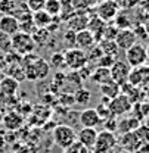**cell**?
I'll return each instance as SVG.
<instances>
[{
    "label": "cell",
    "mask_w": 149,
    "mask_h": 153,
    "mask_svg": "<svg viewBox=\"0 0 149 153\" xmlns=\"http://www.w3.org/2000/svg\"><path fill=\"white\" fill-rule=\"evenodd\" d=\"M52 137H53V141L58 147L61 149H68L70 146H73L75 141H77V133L71 125H67V124H62V125H56L52 131Z\"/></svg>",
    "instance_id": "6da1fadb"
},
{
    "label": "cell",
    "mask_w": 149,
    "mask_h": 153,
    "mask_svg": "<svg viewBox=\"0 0 149 153\" xmlns=\"http://www.w3.org/2000/svg\"><path fill=\"white\" fill-rule=\"evenodd\" d=\"M10 40H12V50L21 56L34 53V50L37 47L33 36L28 33H24V31H18L16 34H13L10 37Z\"/></svg>",
    "instance_id": "7a4b0ae2"
},
{
    "label": "cell",
    "mask_w": 149,
    "mask_h": 153,
    "mask_svg": "<svg viewBox=\"0 0 149 153\" xmlns=\"http://www.w3.org/2000/svg\"><path fill=\"white\" fill-rule=\"evenodd\" d=\"M64 59H65V66L71 71H78L87 65V53L78 47L67 49V52L64 53Z\"/></svg>",
    "instance_id": "3957f363"
},
{
    "label": "cell",
    "mask_w": 149,
    "mask_h": 153,
    "mask_svg": "<svg viewBox=\"0 0 149 153\" xmlns=\"http://www.w3.org/2000/svg\"><path fill=\"white\" fill-rule=\"evenodd\" d=\"M126 62L130 65V68H139L145 63H148V56H146V46L136 43L131 46L129 50H126Z\"/></svg>",
    "instance_id": "277c9868"
},
{
    "label": "cell",
    "mask_w": 149,
    "mask_h": 153,
    "mask_svg": "<svg viewBox=\"0 0 149 153\" xmlns=\"http://www.w3.org/2000/svg\"><path fill=\"white\" fill-rule=\"evenodd\" d=\"M120 6L115 0H102L96 4V16L100 18L103 22H111L120 12Z\"/></svg>",
    "instance_id": "5b68a950"
},
{
    "label": "cell",
    "mask_w": 149,
    "mask_h": 153,
    "mask_svg": "<svg viewBox=\"0 0 149 153\" xmlns=\"http://www.w3.org/2000/svg\"><path fill=\"white\" fill-rule=\"evenodd\" d=\"M108 108H109V112H111L112 116H124V115L130 114L131 108H133V103L130 102V99L126 94H120L117 97H114L109 100L108 103Z\"/></svg>",
    "instance_id": "8992f818"
},
{
    "label": "cell",
    "mask_w": 149,
    "mask_h": 153,
    "mask_svg": "<svg viewBox=\"0 0 149 153\" xmlns=\"http://www.w3.org/2000/svg\"><path fill=\"white\" fill-rule=\"evenodd\" d=\"M117 146H118V137L115 135V133L106 131V130L97 131L93 150H112Z\"/></svg>",
    "instance_id": "52a82bcc"
},
{
    "label": "cell",
    "mask_w": 149,
    "mask_h": 153,
    "mask_svg": "<svg viewBox=\"0 0 149 153\" xmlns=\"http://www.w3.org/2000/svg\"><path fill=\"white\" fill-rule=\"evenodd\" d=\"M130 65L126 60H115L114 65L111 66V79L115 81L117 84L123 85L129 81V75H130Z\"/></svg>",
    "instance_id": "ba28073f"
},
{
    "label": "cell",
    "mask_w": 149,
    "mask_h": 153,
    "mask_svg": "<svg viewBox=\"0 0 149 153\" xmlns=\"http://www.w3.org/2000/svg\"><path fill=\"white\" fill-rule=\"evenodd\" d=\"M118 46L120 50H129L131 46H134L137 43V37L134 34V31L131 28H126V30H118L117 36H115V40H114Z\"/></svg>",
    "instance_id": "9c48e42d"
},
{
    "label": "cell",
    "mask_w": 149,
    "mask_h": 153,
    "mask_svg": "<svg viewBox=\"0 0 149 153\" xmlns=\"http://www.w3.org/2000/svg\"><path fill=\"white\" fill-rule=\"evenodd\" d=\"M78 122L81 124V127H86V128H97L102 124V119L99 118L96 109L87 108L78 114Z\"/></svg>",
    "instance_id": "30bf717a"
},
{
    "label": "cell",
    "mask_w": 149,
    "mask_h": 153,
    "mask_svg": "<svg viewBox=\"0 0 149 153\" xmlns=\"http://www.w3.org/2000/svg\"><path fill=\"white\" fill-rule=\"evenodd\" d=\"M96 137H97L96 128L81 127V130L77 133V141H78L81 146H84L86 149H89V150L92 152L94 147V143H96Z\"/></svg>",
    "instance_id": "8fae6325"
},
{
    "label": "cell",
    "mask_w": 149,
    "mask_h": 153,
    "mask_svg": "<svg viewBox=\"0 0 149 153\" xmlns=\"http://www.w3.org/2000/svg\"><path fill=\"white\" fill-rule=\"evenodd\" d=\"M118 144H120L121 149H124V150L136 153L139 150V147L142 146V141L139 140V137L136 135L134 131H131V133L121 134V137L118 138Z\"/></svg>",
    "instance_id": "7c38bea8"
},
{
    "label": "cell",
    "mask_w": 149,
    "mask_h": 153,
    "mask_svg": "<svg viewBox=\"0 0 149 153\" xmlns=\"http://www.w3.org/2000/svg\"><path fill=\"white\" fill-rule=\"evenodd\" d=\"M19 31V21L13 15H3L0 18V33L12 37Z\"/></svg>",
    "instance_id": "4fadbf2b"
},
{
    "label": "cell",
    "mask_w": 149,
    "mask_h": 153,
    "mask_svg": "<svg viewBox=\"0 0 149 153\" xmlns=\"http://www.w3.org/2000/svg\"><path fill=\"white\" fill-rule=\"evenodd\" d=\"M75 44H77L78 49L87 52L90 47H93L94 44H96V38H94L93 33H90L86 28V30H81V31L77 33V36H75Z\"/></svg>",
    "instance_id": "5bb4252c"
},
{
    "label": "cell",
    "mask_w": 149,
    "mask_h": 153,
    "mask_svg": "<svg viewBox=\"0 0 149 153\" xmlns=\"http://www.w3.org/2000/svg\"><path fill=\"white\" fill-rule=\"evenodd\" d=\"M68 22V28L73 30L75 33L81 31V30H86L87 28V24H89V16L83 13V10H78V13H73L70 18L67 19Z\"/></svg>",
    "instance_id": "9a60e30c"
},
{
    "label": "cell",
    "mask_w": 149,
    "mask_h": 153,
    "mask_svg": "<svg viewBox=\"0 0 149 153\" xmlns=\"http://www.w3.org/2000/svg\"><path fill=\"white\" fill-rule=\"evenodd\" d=\"M142 122L136 118V116H127V118H121L118 121V130L121 134H126V133H131V131H136L137 127L140 125Z\"/></svg>",
    "instance_id": "2e32d148"
},
{
    "label": "cell",
    "mask_w": 149,
    "mask_h": 153,
    "mask_svg": "<svg viewBox=\"0 0 149 153\" xmlns=\"http://www.w3.org/2000/svg\"><path fill=\"white\" fill-rule=\"evenodd\" d=\"M111 79V69L109 68H100V66H94L92 76H90V81L93 84L97 85H102L105 82H108Z\"/></svg>",
    "instance_id": "e0dca14e"
},
{
    "label": "cell",
    "mask_w": 149,
    "mask_h": 153,
    "mask_svg": "<svg viewBox=\"0 0 149 153\" xmlns=\"http://www.w3.org/2000/svg\"><path fill=\"white\" fill-rule=\"evenodd\" d=\"M18 87H19L18 79L10 75L4 76V78L1 79V82H0V91L4 96H13L16 93Z\"/></svg>",
    "instance_id": "ac0fdd59"
},
{
    "label": "cell",
    "mask_w": 149,
    "mask_h": 153,
    "mask_svg": "<svg viewBox=\"0 0 149 153\" xmlns=\"http://www.w3.org/2000/svg\"><path fill=\"white\" fill-rule=\"evenodd\" d=\"M99 90H100V93H102V97H106V99L111 100V99L117 97V96L121 93V85L117 84L115 81L109 79L108 82L99 85Z\"/></svg>",
    "instance_id": "d6986e66"
},
{
    "label": "cell",
    "mask_w": 149,
    "mask_h": 153,
    "mask_svg": "<svg viewBox=\"0 0 149 153\" xmlns=\"http://www.w3.org/2000/svg\"><path fill=\"white\" fill-rule=\"evenodd\" d=\"M52 19L53 18L46 10H38V12L33 13V22H34L36 28H49Z\"/></svg>",
    "instance_id": "ffe728a7"
},
{
    "label": "cell",
    "mask_w": 149,
    "mask_h": 153,
    "mask_svg": "<svg viewBox=\"0 0 149 153\" xmlns=\"http://www.w3.org/2000/svg\"><path fill=\"white\" fill-rule=\"evenodd\" d=\"M97 44H99V47H100L103 55H108V56H112L117 59V55H118L120 49H118V46H117V43L114 40H100V41H97Z\"/></svg>",
    "instance_id": "44dd1931"
},
{
    "label": "cell",
    "mask_w": 149,
    "mask_h": 153,
    "mask_svg": "<svg viewBox=\"0 0 149 153\" xmlns=\"http://www.w3.org/2000/svg\"><path fill=\"white\" fill-rule=\"evenodd\" d=\"M73 99H74V103H77L78 106H87V105L90 103L92 93H90L87 88L81 87V88L75 90L74 93H73Z\"/></svg>",
    "instance_id": "7402d4cb"
},
{
    "label": "cell",
    "mask_w": 149,
    "mask_h": 153,
    "mask_svg": "<svg viewBox=\"0 0 149 153\" xmlns=\"http://www.w3.org/2000/svg\"><path fill=\"white\" fill-rule=\"evenodd\" d=\"M129 9H121L118 12V15L114 19V25L118 28V30H126V28H130L131 27V19L129 18Z\"/></svg>",
    "instance_id": "603a6c76"
},
{
    "label": "cell",
    "mask_w": 149,
    "mask_h": 153,
    "mask_svg": "<svg viewBox=\"0 0 149 153\" xmlns=\"http://www.w3.org/2000/svg\"><path fill=\"white\" fill-rule=\"evenodd\" d=\"M52 18H58L61 15V0H46L44 9Z\"/></svg>",
    "instance_id": "cb8c5ba5"
},
{
    "label": "cell",
    "mask_w": 149,
    "mask_h": 153,
    "mask_svg": "<svg viewBox=\"0 0 149 153\" xmlns=\"http://www.w3.org/2000/svg\"><path fill=\"white\" fill-rule=\"evenodd\" d=\"M4 125L9 130H18L22 125V118L18 114H9L4 116Z\"/></svg>",
    "instance_id": "d4e9b609"
},
{
    "label": "cell",
    "mask_w": 149,
    "mask_h": 153,
    "mask_svg": "<svg viewBox=\"0 0 149 153\" xmlns=\"http://www.w3.org/2000/svg\"><path fill=\"white\" fill-rule=\"evenodd\" d=\"M87 63H90V65H94L96 66V63H97V60L100 59V57L103 56V53H102V50H100V47H99V44H94L93 47H90L87 52Z\"/></svg>",
    "instance_id": "484cf974"
},
{
    "label": "cell",
    "mask_w": 149,
    "mask_h": 153,
    "mask_svg": "<svg viewBox=\"0 0 149 153\" xmlns=\"http://www.w3.org/2000/svg\"><path fill=\"white\" fill-rule=\"evenodd\" d=\"M49 66H52V68H55V69H62V68H67L65 66V59H64V53H61V52H55L50 59H49Z\"/></svg>",
    "instance_id": "4316f807"
},
{
    "label": "cell",
    "mask_w": 149,
    "mask_h": 153,
    "mask_svg": "<svg viewBox=\"0 0 149 153\" xmlns=\"http://www.w3.org/2000/svg\"><path fill=\"white\" fill-rule=\"evenodd\" d=\"M16 9L15 0H0V12L3 15H12Z\"/></svg>",
    "instance_id": "83f0119b"
},
{
    "label": "cell",
    "mask_w": 149,
    "mask_h": 153,
    "mask_svg": "<svg viewBox=\"0 0 149 153\" xmlns=\"http://www.w3.org/2000/svg\"><path fill=\"white\" fill-rule=\"evenodd\" d=\"M134 133H136V135L139 137V140L142 141V144H149V127L148 125L140 124Z\"/></svg>",
    "instance_id": "f1b7e54d"
},
{
    "label": "cell",
    "mask_w": 149,
    "mask_h": 153,
    "mask_svg": "<svg viewBox=\"0 0 149 153\" xmlns=\"http://www.w3.org/2000/svg\"><path fill=\"white\" fill-rule=\"evenodd\" d=\"M118 33V28L114 24H106L102 33V38L100 40H115V36Z\"/></svg>",
    "instance_id": "f546056e"
},
{
    "label": "cell",
    "mask_w": 149,
    "mask_h": 153,
    "mask_svg": "<svg viewBox=\"0 0 149 153\" xmlns=\"http://www.w3.org/2000/svg\"><path fill=\"white\" fill-rule=\"evenodd\" d=\"M75 36H77V33L73 31V30H67V33L64 34V44L68 47V49H73V47H77V44H75Z\"/></svg>",
    "instance_id": "4dcf8cb0"
},
{
    "label": "cell",
    "mask_w": 149,
    "mask_h": 153,
    "mask_svg": "<svg viewBox=\"0 0 149 153\" xmlns=\"http://www.w3.org/2000/svg\"><path fill=\"white\" fill-rule=\"evenodd\" d=\"M0 50L3 53H7L12 50V40L9 36H6L3 33H0Z\"/></svg>",
    "instance_id": "1f68e13d"
},
{
    "label": "cell",
    "mask_w": 149,
    "mask_h": 153,
    "mask_svg": "<svg viewBox=\"0 0 149 153\" xmlns=\"http://www.w3.org/2000/svg\"><path fill=\"white\" fill-rule=\"evenodd\" d=\"M46 4V0H27V7L31 10V13L43 10Z\"/></svg>",
    "instance_id": "d6a6232c"
},
{
    "label": "cell",
    "mask_w": 149,
    "mask_h": 153,
    "mask_svg": "<svg viewBox=\"0 0 149 153\" xmlns=\"http://www.w3.org/2000/svg\"><path fill=\"white\" fill-rule=\"evenodd\" d=\"M96 112H97V115H99V118L102 119V122H103V121H106L108 118H111L112 116L111 112H109V108H108V105H106V103H99V105H97V108H96Z\"/></svg>",
    "instance_id": "836d02e7"
},
{
    "label": "cell",
    "mask_w": 149,
    "mask_h": 153,
    "mask_svg": "<svg viewBox=\"0 0 149 153\" xmlns=\"http://www.w3.org/2000/svg\"><path fill=\"white\" fill-rule=\"evenodd\" d=\"M103 130L115 133V131L118 130V119H117L115 116H111V118H108L106 121H103Z\"/></svg>",
    "instance_id": "e575fe53"
},
{
    "label": "cell",
    "mask_w": 149,
    "mask_h": 153,
    "mask_svg": "<svg viewBox=\"0 0 149 153\" xmlns=\"http://www.w3.org/2000/svg\"><path fill=\"white\" fill-rule=\"evenodd\" d=\"M115 60H117L115 57L108 56V55H103V56L97 60L96 66H100V68H109V69H111V66L114 65V62H115Z\"/></svg>",
    "instance_id": "d590c367"
},
{
    "label": "cell",
    "mask_w": 149,
    "mask_h": 153,
    "mask_svg": "<svg viewBox=\"0 0 149 153\" xmlns=\"http://www.w3.org/2000/svg\"><path fill=\"white\" fill-rule=\"evenodd\" d=\"M64 153H92L89 149H86L84 146H81L78 141H75L73 146H70L68 149H65Z\"/></svg>",
    "instance_id": "8d00e7d4"
},
{
    "label": "cell",
    "mask_w": 149,
    "mask_h": 153,
    "mask_svg": "<svg viewBox=\"0 0 149 153\" xmlns=\"http://www.w3.org/2000/svg\"><path fill=\"white\" fill-rule=\"evenodd\" d=\"M142 88H143V93H145V99L149 102V84L145 85V87H142Z\"/></svg>",
    "instance_id": "74e56055"
},
{
    "label": "cell",
    "mask_w": 149,
    "mask_h": 153,
    "mask_svg": "<svg viewBox=\"0 0 149 153\" xmlns=\"http://www.w3.org/2000/svg\"><path fill=\"white\" fill-rule=\"evenodd\" d=\"M92 153H117V152H115V149H112V150H92Z\"/></svg>",
    "instance_id": "f35d334b"
},
{
    "label": "cell",
    "mask_w": 149,
    "mask_h": 153,
    "mask_svg": "<svg viewBox=\"0 0 149 153\" xmlns=\"http://www.w3.org/2000/svg\"><path fill=\"white\" fill-rule=\"evenodd\" d=\"M146 56H148V63H149V44L146 46Z\"/></svg>",
    "instance_id": "ab89813d"
},
{
    "label": "cell",
    "mask_w": 149,
    "mask_h": 153,
    "mask_svg": "<svg viewBox=\"0 0 149 153\" xmlns=\"http://www.w3.org/2000/svg\"><path fill=\"white\" fill-rule=\"evenodd\" d=\"M117 153H131V152H129V150H124V149H121L120 152H117Z\"/></svg>",
    "instance_id": "60d3db41"
},
{
    "label": "cell",
    "mask_w": 149,
    "mask_h": 153,
    "mask_svg": "<svg viewBox=\"0 0 149 153\" xmlns=\"http://www.w3.org/2000/svg\"><path fill=\"white\" fill-rule=\"evenodd\" d=\"M99 1H102V0H99Z\"/></svg>",
    "instance_id": "b9f144b4"
},
{
    "label": "cell",
    "mask_w": 149,
    "mask_h": 153,
    "mask_svg": "<svg viewBox=\"0 0 149 153\" xmlns=\"http://www.w3.org/2000/svg\"><path fill=\"white\" fill-rule=\"evenodd\" d=\"M140 1H142V0H140Z\"/></svg>",
    "instance_id": "7bdbcfd3"
}]
</instances>
